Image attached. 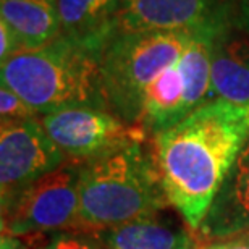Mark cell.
Here are the masks:
<instances>
[{
  "instance_id": "4fadbf2b",
  "label": "cell",
  "mask_w": 249,
  "mask_h": 249,
  "mask_svg": "<svg viewBox=\"0 0 249 249\" xmlns=\"http://www.w3.org/2000/svg\"><path fill=\"white\" fill-rule=\"evenodd\" d=\"M104 249H196L197 241L183 228H175L156 220L141 218L123 225L96 231Z\"/></svg>"
},
{
  "instance_id": "d6986e66",
  "label": "cell",
  "mask_w": 249,
  "mask_h": 249,
  "mask_svg": "<svg viewBox=\"0 0 249 249\" xmlns=\"http://www.w3.org/2000/svg\"><path fill=\"white\" fill-rule=\"evenodd\" d=\"M196 249H249V235L233 236L227 240H215L207 245L197 246Z\"/></svg>"
},
{
  "instance_id": "7c38bea8",
  "label": "cell",
  "mask_w": 249,
  "mask_h": 249,
  "mask_svg": "<svg viewBox=\"0 0 249 249\" xmlns=\"http://www.w3.org/2000/svg\"><path fill=\"white\" fill-rule=\"evenodd\" d=\"M0 19L17 36L21 51H34L62 36L53 0H0Z\"/></svg>"
},
{
  "instance_id": "7a4b0ae2",
  "label": "cell",
  "mask_w": 249,
  "mask_h": 249,
  "mask_svg": "<svg viewBox=\"0 0 249 249\" xmlns=\"http://www.w3.org/2000/svg\"><path fill=\"white\" fill-rule=\"evenodd\" d=\"M102 52L104 49L60 36L3 62L2 84L21 96L39 115L73 107L110 110L102 84Z\"/></svg>"
},
{
  "instance_id": "e0dca14e",
  "label": "cell",
  "mask_w": 249,
  "mask_h": 249,
  "mask_svg": "<svg viewBox=\"0 0 249 249\" xmlns=\"http://www.w3.org/2000/svg\"><path fill=\"white\" fill-rule=\"evenodd\" d=\"M18 52L19 44L17 41V36L13 34L8 24L3 19H0V63L7 62Z\"/></svg>"
},
{
  "instance_id": "ac0fdd59",
  "label": "cell",
  "mask_w": 249,
  "mask_h": 249,
  "mask_svg": "<svg viewBox=\"0 0 249 249\" xmlns=\"http://www.w3.org/2000/svg\"><path fill=\"white\" fill-rule=\"evenodd\" d=\"M230 17L233 26L249 36V0H235V10Z\"/></svg>"
},
{
  "instance_id": "277c9868",
  "label": "cell",
  "mask_w": 249,
  "mask_h": 249,
  "mask_svg": "<svg viewBox=\"0 0 249 249\" xmlns=\"http://www.w3.org/2000/svg\"><path fill=\"white\" fill-rule=\"evenodd\" d=\"M193 31H118L102 52V84L108 108L141 126L144 92L183 55Z\"/></svg>"
},
{
  "instance_id": "8fae6325",
  "label": "cell",
  "mask_w": 249,
  "mask_h": 249,
  "mask_svg": "<svg viewBox=\"0 0 249 249\" xmlns=\"http://www.w3.org/2000/svg\"><path fill=\"white\" fill-rule=\"evenodd\" d=\"M62 36L91 47L106 49L118 31L122 0H53Z\"/></svg>"
},
{
  "instance_id": "ba28073f",
  "label": "cell",
  "mask_w": 249,
  "mask_h": 249,
  "mask_svg": "<svg viewBox=\"0 0 249 249\" xmlns=\"http://www.w3.org/2000/svg\"><path fill=\"white\" fill-rule=\"evenodd\" d=\"M230 17L218 0H122V31H194Z\"/></svg>"
},
{
  "instance_id": "8992f818",
  "label": "cell",
  "mask_w": 249,
  "mask_h": 249,
  "mask_svg": "<svg viewBox=\"0 0 249 249\" xmlns=\"http://www.w3.org/2000/svg\"><path fill=\"white\" fill-rule=\"evenodd\" d=\"M41 122L71 160L88 162L147 141L149 133L139 124H129L115 113L94 107H73L42 115Z\"/></svg>"
},
{
  "instance_id": "9c48e42d",
  "label": "cell",
  "mask_w": 249,
  "mask_h": 249,
  "mask_svg": "<svg viewBox=\"0 0 249 249\" xmlns=\"http://www.w3.org/2000/svg\"><path fill=\"white\" fill-rule=\"evenodd\" d=\"M199 233L212 241L249 235V141L228 172Z\"/></svg>"
},
{
  "instance_id": "3957f363",
  "label": "cell",
  "mask_w": 249,
  "mask_h": 249,
  "mask_svg": "<svg viewBox=\"0 0 249 249\" xmlns=\"http://www.w3.org/2000/svg\"><path fill=\"white\" fill-rule=\"evenodd\" d=\"M170 206L154 149L133 144L84 162L79 178V230L101 231L156 217Z\"/></svg>"
},
{
  "instance_id": "5b68a950",
  "label": "cell",
  "mask_w": 249,
  "mask_h": 249,
  "mask_svg": "<svg viewBox=\"0 0 249 249\" xmlns=\"http://www.w3.org/2000/svg\"><path fill=\"white\" fill-rule=\"evenodd\" d=\"M84 162L68 159L23 191L2 202V235L28 238L79 230V178Z\"/></svg>"
},
{
  "instance_id": "2e32d148",
  "label": "cell",
  "mask_w": 249,
  "mask_h": 249,
  "mask_svg": "<svg viewBox=\"0 0 249 249\" xmlns=\"http://www.w3.org/2000/svg\"><path fill=\"white\" fill-rule=\"evenodd\" d=\"M0 117H2V124H8L36 120L39 113L13 89L2 84L0 86Z\"/></svg>"
},
{
  "instance_id": "9a60e30c",
  "label": "cell",
  "mask_w": 249,
  "mask_h": 249,
  "mask_svg": "<svg viewBox=\"0 0 249 249\" xmlns=\"http://www.w3.org/2000/svg\"><path fill=\"white\" fill-rule=\"evenodd\" d=\"M21 240L33 249H104L96 233L84 230H58Z\"/></svg>"
},
{
  "instance_id": "6da1fadb",
  "label": "cell",
  "mask_w": 249,
  "mask_h": 249,
  "mask_svg": "<svg viewBox=\"0 0 249 249\" xmlns=\"http://www.w3.org/2000/svg\"><path fill=\"white\" fill-rule=\"evenodd\" d=\"M249 141V106L211 99L154 136V156L172 207L199 231L213 199Z\"/></svg>"
},
{
  "instance_id": "52a82bcc",
  "label": "cell",
  "mask_w": 249,
  "mask_h": 249,
  "mask_svg": "<svg viewBox=\"0 0 249 249\" xmlns=\"http://www.w3.org/2000/svg\"><path fill=\"white\" fill-rule=\"evenodd\" d=\"M67 156L52 141L42 122L2 124L0 128V193L2 202L60 168Z\"/></svg>"
},
{
  "instance_id": "5bb4252c",
  "label": "cell",
  "mask_w": 249,
  "mask_h": 249,
  "mask_svg": "<svg viewBox=\"0 0 249 249\" xmlns=\"http://www.w3.org/2000/svg\"><path fill=\"white\" fill-rule=\"evenodd\" d=\"M185 117V83L177 62L159 74L144 92L141 126L156 136Z\"/></svg>"
},
{
  "instance_id": "ffe728a7",
  "label": "cell",
  "mask_w": 249,
  "mask_h": 249,
  "mask_svg": "<svg viewBox=\"0 0 249 249\" xmlns=\"http://www.w3.org/2000/svg\"><path fill=\"white\" fill-rule=\"evenodd\" d=\"M0 249H33V248L29 245H26L21 238L2 235V240H0Z\"/></svg>"
},
{
  "instance_id": "30bf717a",
  "label": "cell",
  "mask_w": 249,
  "mask_h": 249,
  "mask_svg": "<svg viewBox=\"0 0 249 249\" xmlns=\"http://www.w3.org/2000/svg\"><path fill=\"white\" fill-rule=\"evenodd\" d=\"M227 21L212 49V99L249 106V36Z\"/></svg>"
}]
</instances>
